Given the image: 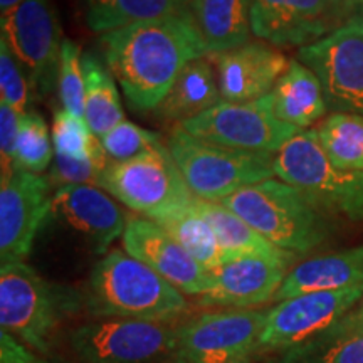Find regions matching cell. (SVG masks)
Masks as SVG:
<instances>
[{
    "label": "cell",
    "instance_id": "cell-1",
    "mask_svg": "<svg viewBox=\"0 0 363 363\" xmlns=\"http://www.w3.org/2000/svg\"><path fill=\"white\" fill-rule=\"evenodd\" d=\"M104 62L136 111H153L192 61L208 56L187 11L99 35Z\"/></svg>",
    "mask_w": 363,
    "mask_h": 363
},
{
    "label": "cell",
    "instance_id": "cell-2",
    "mask_svg": "<svg viewBox=\"0 0 363 363\" xmlns=\"http://www.w3.org/2000/svg\"><path fill=\"white\" fill-rule=\"evenodd\" d=\"M83 296L84 310L94 318L175 321L189 308L180 289L120 249L93 266Z\"/></svg>",
    "mask_w": 363,
    "mask_h": 363
},
{
    "label": "cell",
    "instance_id": "cell-3",
    "mask_svg": "<svg viewBox=\"0 0 363 363\" xmlns=\"http://www.w3.org/2000/svg\"><path fill=\"white\" fill-rule=\"evenodd\" d=\"M81 310L78 289L44 279L26 262L0 266V326L39 355H51L59 326Z\"/></svg>",
    "mask_w": 363,
    "mask_h": 363
},
{
    "label": "cell",
    "instance_id": "cell-4",
    "mask_svg": "<svg viewBox=\"0 0 363 363\" xmlns=\"http://www.w3.org/2000/svg\"><path fill=\"white\" fill-rule=\"evenodd\" d=\"M220 203L274 246L298 256L323 246L331 235L330 216L301 190L276 177L240 189Z\"/></svg>",
    "mask_w": 363,
    "mask_h": 363
},
{
    "label": "cell",
    "instance_id": "cell-5",
    "mask_svg": "<svg viewBox=\"0 0 363 363\" xmlns=\"http://www.w3.org/2000/svg\"><path fill=\"white\" fill-rule=\"evenodd\" d=\"M167 147L199 201L222 202L240 189L276 177L272 153L203 142L180 125L172 128Z\"/></svg>",
    "mask_w": 363,
    "mask_h": 363
},
{
    "label": "cell",
    "instance_id": "cell-6",
    "mask_svg": "<svg viewBox=\"0 0 363 363\" xmlns=\"http://www.w3.org/2000/svg\"><path fill=\"white\" fill-rule=\"evenodd\" d=\"M276 177L301 190L326 216L363 222V172L330 160L315 130H303L274 153Z\"/></svg>",
    "mask_w": 363,
    "mask_h": 363
},
{
    "label": "cell",
    "instance_id": "cell-7",
    "mask_svg": "<svg viewBox=\"0 0 363 363\" xmlns=\"http://www.w3.org/2000/svg\"><path fill=\"white\" fill-rule=\"evenodd\" d=\"M174 321L96 318L69 331V348L79 363H167L177 342Z\"/></svg>",
    "mask_w": 363,
    "mask_h": 363
},
{
    "label": "cell",
    "instance_id": "cell-8",
    "mask_svg": "<svg viewBox=\"0 0 363 363\" xmlns=\"http://www.w3.org/2000/svg\"><path fill=\"white\" fill-rule=\"evenodd\" d=\"M98 187L152 220L197 199L185 184L167 145L126 162L110 160Z\"/></svg>",
    "mask_w": 363,
    "mask_h": 363
},
{
    "label": "cell",
    "instance_id": "cell-9",
    "mask_svg": "<svg viewBox=\"0 0 363 363\" xmlns=\"http://www.w3.org/2000/svg\"><path fill=\"white\" fill-rule=\"evenodd\" d=\"M267 310H216L177 328L172 363H238L259 352Z\"/></svg>",
    "mask_w": 363,
    "mask_h": 363
},
{
    "label": "cell",
    "instance_id": "cell-10",
    "mask_svg": "<svg viewBox=\"0 0 363 363\" xmlns=\"http://www.w3.org/2000/svg\"><path fill=\"white\" fill-rule=\"evenodd\" d=\"M2 39L26 71L33 96L45 98L57 88L62 38L51 0H24L0 19Z\"/></svg>",
    "mask_w": 363,
    "mask_h": 363
},
{
    "label": "cell",
    "instance_id": "cell-11",
    "mask_svg": "<svg viewBox=\"0 0 363 363\" xmlns=\"http://www.w3.org/2000/svg\"><path fill=\"white\" fill-rule=\"evenodd\" d=\"M180 126L203 142L272 155L301 131L274 116L269 94L246 103L222 99Z\"/></svg>",
    "mask_w": 363,
    "mask_h": 363
},
{
    "label": "cell",
    "instance_id": "cell-12",
    "mask_svg": "<svg viewBox=\"0 0 363 363\" xmlns=\"http://www.w3.org/2000/svg\"><path fill=\"white\" fill-rule=\"evenodd\" d=\"M360 16L358 0H252V35L276 48H306Z\"/></svg>",
    "mask_w": 363,
    "mask_h": 363
},
{
    "label": "cell",
    "instance_id": "cell-13",
    "mask_svg": "<svg viewBox=\"0 0 363 363\" xmlns=\"http://www.w3.org/2000/svg\"><path fill=\"white\" fill-rule=\"evenodd\" d=\"M298 61L320 79L328 110L363 116V16L298 49Z\"/></svg>",
    "mask_w": 363,
    "mask_h": 363
},
{
    "label": "cell",
    "instance_id": "cell-14",
    "mask_svg": "<svg viewBox=\"0 0 363 363\" xmlns=\"http://www.w3.org/2000/svg\"><path fill=\"white\" fill-rule=\"evenodd\" d=\"M363 298V284L338 291H315L283 299L267 310L259 352H286L311 340Z\"/></svg>",
    "mask_w": 363,
    "mask_h": 363
},
{
    "label": "cell",
    "instance_id": "cell-15",
    "mask_svg": "<svg viewBox=\"0 0 363 363\" xmlns=\"http://www.w3.org/2000/svg\"><path fill=\"white\" fill-rule=\"evenodd\" d=\"M48 177L17 170L0 185V262H26L51 214Z\"/></svg>",
    "mask_w": 363,
    "mask_h": 363
},
{
    "label": "cell",
    "instance_id": "cell-16",
    "mask_svg": "<svg viewBox=\"0 0 363 363\" xmlns=\"http://www.w3.org/2000/svg\"><path fill=\"white\" fill-rule=\"evenodd\" d=\"M49 219L79 238L98 256L110 252L128 222L110 194L96 185H67L54 190Z\"/></svg>",
    "mask_w": 363,
    "mask_h": 363
},
{
    "label": "cell",
    "instance_id": "cell-17",
    "mask_svg": "<svg viewBox=\"0 0 363 363\" xmlns=\"http://www.w3.org/2000/svg\"><path fill=\"white\" fill-rule=\"evenodd\" d=\"M123 251L152 267L187 296H202L211 288V271L194 259L172 235L147 217H130L121 235Z\"/></svg>",
    "mask_w": 363,
    "mask_h": 363
},
{
    "label": "cell",
    "instance_id": "cell-18",
    "mask_svg": "<svg viewBox=\"0 0 363 363\" xmlns=\"http://www.w3.org/2000/svg\"><path fill=\"white\" fill-rule=\"evenodd\" d=\"M224 101L246 103L264 98L274 89L291 59L267 43H249L211 54Z\"/></svg>",
    "mask_w": 363,
    "mask_h": 363
},
{
    "label": "cell",
    "instance_id": "cell-19",
    "mask_svg": "<svg viewBox=\"0 0 363 363\" xmlns=\"http://www.w3.org/2000/svg\"><path fill=\"white\" fill-rule=\"evenodd\" d=\"M293 267L284 262L244 257L224 262L211 271V288L199 296V306L203 308H249L262 306L274 301L276 293Z\"/></svg>",
    "mask_w": 363,
    "mask_h": 363
},
{
    "label": "cell",
    "instance_id": "cell-20",
    "mask_svg": "<svg viewBox=\"0 0 363 363\" xmlns=\"http://www.w3.org/2000/svg\"><path fill=\"white\" fill-rule=\"evenodd\" d=\"M363 284V246L299 262L286 274L274 303L315 291H338Z\"/></svg>",
    "mask_w": 363,
    "mask_h": 363
},
{
    "label": "cell",
    "instance_id": "cell-21",
    "mask_svg": "<svg viewBox=\"0 0 363 363\" xmlns=\"http://www.w3.org/2000/svg\"><path fill=\"white\" fill-rule=\"evenodd\" d=\"M269 96L274 116L301 131L323 121L328 111L320 79L298 59H291Z\"/></svg>",
    "mask_w": 363,
    "mask_h": 363
},
{
    "label": "cell",
    "instance_id": "cell-22",
    "mask_svg": "<svg viewBox=\"0 0 363 363\" xmlns=\"http://www.w3.org/2000/svg\"><path fill=\"white\" fill-rule=\"evenodd\" d=\"M195 207L214 229L224 262L244 259V257H262V259L279 261L294 267L298 254L274 246L246 220L229 211L224 203L206 202L197 199Z\"/></svg>",
    "mask_w": 363,
    "mask_h": 363
},
{
    "label": "cell",
    "instance_id": "cell-23",
    "mask_svg": "<svg viewBox=\"0 0 363 363\" xmlns=\"http://www.w3.org/2000/svg\"><path fill=\"white\" fill-rule=\"evenodd\" d=\"M222 101L217 74L211 59L201 57L184 67L165 98L153 110L163 123L182 125Z\"/></svg>",
    "mask_w": 363,
    "mask_h": 363
},
{
    "label": "cell",
    "instance_id": "cell-24",
    "mask_svg": "<svg viewBox=\"0 0 363 363\" xmlns=\"http://www.w3.org/2000/svg\"><path fill=\"white\" fill-rule=\"evenodd\" d=\"M189 11L208 54L239 48L252 35V0H194Z\"/></svg>",
    "mask_w": 363,
    "mask_h": 363
},
{
    "label": "cell",
    "instance_id": "cell-25",
    "mask_svg": "<svg viewBox=\"0 0 363 363\" xmlns=\"http://www.w3.org/2000/svg\"><path fill=\"white\" fill-rule=\"evenodd\" d=\"M84 120L93 133L101 138L113 126L125 120L115 76L93 52L83 54Z\"/></svg>",
    "mask_w": 363,
    "mask_h": 363
},
{
    "label": "cell",
    "instance_id": "cell-26",
    "mask_svg": "<svg viewBox=\"0 0 363 363\" xmlns=\"http://www.w3.org/2000/svg\"><path fill=\"white\" fill-rule=\"evenodd\" d=\"M195 201L157 217L153 222L162 225L203 269L214 271L224 264V257L214 229L197 211Z\"/></svg>",
    "mask_w": 363,
    "mask_h": 363
},
{
    "label": "cell",
    "instance_id": "cell-27",
    "mask_svg": "<svg viewBox=\"0 0 363 363\" xmlns=\"http://www.w3.org/2000/svg\"><path fill=\"white\" fill-rule=\"evenodd\" d=\"M184 11L187 7L180 0H84L86 24L99 35Z\"/></svg>",
    "mask_w": 363,
    "mask_h": 363
},
{
    "label": "cell",
    "instance_id": "cell-28",
    "mask_svg": "<svg viewBox=\"0 0 363 363\" xmlns=\"http://www.w3.org/2000/svg\"><path fill=\"white\" fill-rule=\"evenodd\" d=\"M321 148L340 169L363 172V116L331 113L316 126Z\"/></svg>",
    "mask_w": 363,
    "mask_h": 363
},
{
    "label": "cell",
    "instance_id": "cell-29",
    "mask_svg": "<svg viewBox=\"0 0 363 363\" xmlns=\"http://www.w3.org/2000/svg\"><path fill=\"white\" fill-rule=\"evenodd\" d=\"M54 160L52 135L39 111L22 113L17 135V170L43 175Z\"/></svg>",
    "mask_w": 363,
    "mask_h": 363
},
{
    "label": "cell",
    "instance_id": "cell-30",
    "mask_svg": "<svg viewBox=\"0 0 363 363\" xmlns=\"http://www.w3.org/2000/svg\"><path fill=\"white\" fill-rule=\"evenodd\" d=\"M279 363H363V338L316 335L283 353Z\"/></svg>",
    "mask_w": 363,
    "mask_h": 363
},
{
    "label": "cell",
    "instance_id": "cell-31",
    "mask_svg": "<svg viewBox=\"0 0 363 363\" xmlns=\"http://www.w3.org/2000/svg\"><path fill=\"white\" fill-rule=\"evenodd\" d=\"M51 135L54 153L69 158H88L101 147L84 116L72 115L65 108L54 111Z\"/></svg>",
    "mask_w": 363,
    "mask_h": 363
},
{
    "label": "cell",
    "instance_id": "cell-32",
    "mask_svg": "<svg viewBox=\"0 0 363 363\" xmlns=\"http://www.w3.org/2000/svg\"><path fill=\"white\" fill-rule=\"evenodd\" d=\"M99 142L113 162L131 160V158L163 147L160 135L155 131L145 130L128 120H123L121 123L113 126L108 133L99 138Z\"/></svg>",
    "mask_w": 363,
    "mask_h": 363
},
{
    "label": "cell",
    "instance_id": "cell-33",
    "mask_svg": "<svg viewBox=\"0 0 363 363\" xmlns=\"http://www.w3.org/2000/svg\"><path fill=\"white\" fill-rule=\"evenodd\" d=\"M57 91L62 108L72 115L84 116V71L83 52L78 43L65 39L59 61Z\"/></svg>",
    "mask_w": 363,
    "mask_h": 363
},
{
    "label": "cell",
    "instance_id": "cell-34",
    "mask_svg": "<svg viewBox=\"0 0 363 363\" xmlns=\"http://www.w3.org/2000/svg\"><path fill=\"white\" fill-rule=\"evenodd\" d=\"M110 163L103 147H99L88 158H69L54 153V160L49 174L45 175L51 182L54 190L67 187V185H96L103 170Z\"/></svg>",
    "mask_w": 363,
    "mask_h": 363
},
{
    "label": "cell",
    "instance_id": "cell-35",
    "mask_svg": "<svg viewBox=\"0 0 363 363\" xmlns=\"http://www.w3.org/2000/svg\"><path fill=\"white\" fill-rule=\"evenodd\" d=\"M0 94H2V101L11 104L21 115L29 111L27 106L33 94L29 79L19 61L12 54L11 48L2 39H0Z\"/></svg>",
    "mask_w": 363,
    "mask_h": 363
},
{
    "label": "cell",
    "instance_id": "cell-36",
    "mask_svg": "<svg viewBox=\"0 0 363 363\" xmlns=\"http://www.w3.org/2000/svg\"><path fill=\"white\" fill-rule=\"evenodd\" d=\"M21 113L11 104L0 101V169L2 179L17 172V135H19Z\"/></svg>",
    "mask_w": 363,
    "mask_h": 363
},
{
    "label": "cell",
    "instance_id": "cell-37",
    "mask_svg": "<svg viewBox=\"0 0 363 363\" xmlns=\"http://www.w3.org/2000/svg\"><path fill=\"white\" fill-rule=\"evenodd\" d=\"M0 363H57V360L39 355L7 331L0 330Z\"/></svg>",
    "mask_w": 363,
    "mask_h": 363
},
{
    "label": "cell",
    "instance_id": "cell-38",
    "mask_svg": "<svg viewBox=\"0 0 363 363\" xmlns=\"http://www.w3.org/2000/svg\"><path fill=\"white\" fill-rule=\"evenodd\" d=\"M321 335L337 338H363V298L347 315L340 318L337 323L321 331Z\"/></svg>",
    "mask_w": 363,
    "mask_h": 363
},
{
    "label": "cell",
    "instance_id": "cell-39",
    "mask_svg": "<svg viewBox=\"0 0 363 363\" xmlns=\"http://www.w3.org/2000/svg\"><path fill=\"white\" fill-rule=\"evenodd\" d=\"M22 2H24V0H0V11H2V16L13 11L16 7H19Z\"/></svg>",
    "mask_w": 363,
    "mask_h": 363
},
{
    "label": "cell",
    "instance_id": "cell-40",
    "mask_svg": "<svg viewBox=\"0 0 363 363\" xmlns=\"http://www.w3.org/2000/svg\"><path fill=\"white\" fill-rule=\"evenodd\" d=\"M180 2H182V4H184V6H185V7H187V9H189V6H190V4H192V2H194V0H180Z\"/></svg>",
    "mask_w": 363,
    "mask_h": 363
},
{
    "label": "cell",
    "instance_id": "cell-41",
    "mask_svg": "<svg viewBox=\"0 0 363 363\" xmlns=\"http://www.w3.org/2000/svg\"><path fill=\"white\" fill-rule=\"evenodd\" d=\"M238 363H257V362H252V360H249V358H247V360H242V362H238Z\"/></svg>",
    "mask_w": 363,
    "mask_h": 363
},
{
    "label": "cell",
    "instance_id": "cell-42",
    "mask_svg": "<svg viewBox=\"0 0 363 363\" xmlns=\"http://www.w3.org/2000/svg\"><path fill=\"white\" fill-rule=\"evenodd\" d=\"M358 4H360V7H363V0H358Z\"/></svg>",
    "mask_w": 363,
    "mask_h": 363
},
{
    "label": "cell",
    "instance_id": "cell-43",
    "mask_svg": "<svg viewBox=\"0 0 363 363\" xmlns=\"http://www.w3.org/2000/svg\"><path fill=\"white\" fill-rule=\"evenodd\" d=\"M57 363H66V362H62V360H57Z\"/></svg>",
    "mask_w": 363,
    "mask_h": 363
}]
</instances>
